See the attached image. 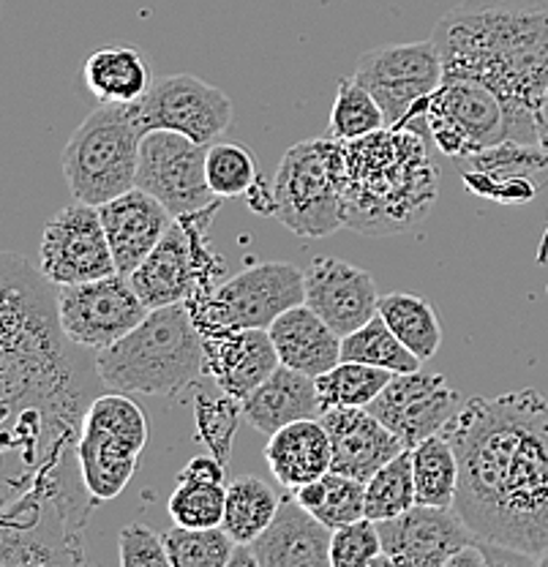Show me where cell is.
<instances>
[{"instance_id": "74e56055", "label": "cell", "mask_w": 548, "mask_h": 567, "mask_svg": "<svg viewBox=\"0 0 548 567\" xmlns=\"http://www.w3.org/2000/svg\"><path fill=\"white\" fill-rule=\"evenodd\" d=\"M205 173H208L214 194L221 199L246 197L259 181L251 151L244 145H235V142H214L208 147Z\"/></svg>"}, {"instance_id": "f546056e", "label": "cell", "mask_w": 548, "mask_h": 567, "mask_svg": "<svg viewBox=\"0 0 548 567\" xmlns=\"http://www.w3.org/2000/svg\"><path fill=\"white\" fill-rule=\"evenodd\" d=\"M279 494L257 475H240L227 486L221 527L235 543H255L279 513Z\"/></svg>"}, {"instance_id": "ba28073f", "label": "cell", "mask_w": 548, "mask_h": 567, "mask_svg": "<svg viewBox=\"0 0 548 567\" xmlns=\"http://www.w3.org/2000/svg\"><path fill=\"white\" fill-rule=\"evenodd\" d=\"M147 445L145 412L121 390L91 401L80 431V472L96 505L123 494Z\"/></svg>"}, {"instance_id": "d4e9b609", "label": "cell", "mask_w": 548, "mask_h": 567, "mask_svg": "<svg viewBox=\"0 0 548 567\" xmlns=\"http://www.w3.org/2000/svg\"><path fill=\"white\" fill-rule=\"evenodd\" d=\"M322 417V401L314 377L281 363L249 399H244V421L270 436L285 425Z\"/></svg>"}, {"instance_id": "4fadbf2b", "label": "cell", "mask_w": 548, "mask_h": 567, "mask_svg": "<svg viewBox=\"0 0 548 567\" xmlns=\"http://www.w3.org/2000/svg\"><path fill=\"white\" fill-rule=\"evenodd\" d=\"M208 147L167 128H153L139 142L137 188L156 197L175 218L219 203L205 173Z\"/></svg>"}, {"instance_id": "d6986e66", "label": "cell", "mask_w": 548, "mask_h": 567, "mask_svg": "<svg viewBox=\"0 0 548 567\" xmlns=\"http://www.w3.org/2000/svg\"><path fill=\"white\" fill-rule=\"evenodd\" d=\"M464 186L499 205L533 203L548 186V153L533 142L505 140L464 158Z\"/></svg>"}, {"instance_id": "7c38bea8", "label": "cell", "mask_w": 548, "mask_h": 567, "mask_svg": "<svg viewBox=\"0 0 548 567\" xmlns=\"http://www.w3.org/2000/svg\"><path fill=\"white\" fill-rule=\"evenodd\" d=\"M358 82L376 99L387 126L410 123L415 110L423 115L428 96L445 80L442 58L434 41H412L369 50L355 66Z\"/></svg>"}, {"instance_id": "44dd1931", "label": "cell", "mask_w": 548, "mask_h": 567, "mask_svg": "<svg viewBox=\"0 0 548 567\" xmlns=\"http://www.w3.org/2000/svg\"><path fill=\"white\" fill-rule=\"evenodd\" d=\"M205 374L224 393L238 401L255 390L281 365L268 328H221L203 333Z\"/></svg>"}, {"instance_id": "d6a6232c", "label": "cell", "mask_w": 548, "mask_h": 567, "mask_svg": "<svg viewBox=\"0 0 548 567\" xmlns=\"http://www.w3.org/2000/svg\"><path fill=\"white\" fill-rule=\"evenodd\" d=\"M393 380V371L376 369L355 360H341L339 365L317 377L322 412L330 406H369L376 395Z\"/></svg>"}, {"instance_id": "9c48e42d", "label": "cell", "mask_w": 548, "mask_h": 567, "mask_svg": "<svg viewBox=\"0 0 548 567\" xmlns=\"http://www.w3.org/2000/svg\"><path fill=\"white\" fill-rule=\"evenodd\" d=\"M216 210L219 203L175 218L162 244L128 276L147 309L188 303L214 289L216 274L224 268L221 257L208 246L210 216Z\"/></svg>"}, {"instance_id": "ac0fdd59", "label": "cell", "mask_w": 548, "mask_h": 567, "mask_svg": "<svg viewBox=\"0 0 548 567\" xmlns=\"http://www.w3.org/2000/svg\"><path fill=\"white\" fill-rule=\"evenodd\" d=\"M382 551L396 567H447L475 532L464 524L456 507L415 505L396 518L376 522Z\"/></svg>"}, {"instance_id": "4316f807", "label": "cell", "mask_w": 548, "mask_h": 567, "mask_svg": "<svg viewBox=\"0 0 548 567\" xmlns=\"http://www.w3.org/2000/svg\"><path fill=\"white\" fill-rule=\"evenodd\" d=\"M265 458L281 486L298 488L328 475L333 466V445L320 417H309L270 434Z\"/></svg>"}, {"instance_id": "ffe728a7", "label": "cell", "mask_w": 548, "mask_h": 567, "mask_svg": "<svg viewBox=\"0 0 548 567\" xmlns=\"http://www.w3.org/2000/svg\"><path fill=\"white\" fill-rule=\"evenodd\" d=\"M306 306L344 339L376 317L380 295L369 270L339 257H317L306 270Z\"/></svg>"}, {"instance_id": "8fae6325", "label": "cell", "mask_w": 548, "mask_h": 567, "mask_svg": "<svg viewBox=\"0 0 548 567\" xmlns=\"http://www.w3.org/2000/svg\"><path fill=\"white\" fill-rule=\"evenodd\" d=\"M306 303V270L290 262H259L208 295L188 300L199 333L221 328H270L292 306Z\"/></svg>"}, {"instance_id": "603a6c76", "label": "cell", "mask_w": 548, "mask_h": 567, "mask_svg": "<svg viewBox=\"0 0 548 567\" xmlns=\"http://www.w3.org/2000/svg\"><path fill=\"white\" fill-rule=\"evenodd\" d=\"M99 213L107 229L115 270L123 276H132L151 257L153 248L162 244L175 221L173 213L137 186L99 205Z\"/></svg>"}, {"instance_id": "1f68e13d", "label": "cell", "mask_w": 548, "mask_h": 567, "mask_svg": "<svg viewBox=\"0 0 548 567\" xmlns=\"http://www.w3.org/2000/svg\"><path fill=\"white\" fill-rule=\"evenodd\" d=\"M341 360H355V363H369L376 369H387L393 374H404V371H417L423 360L412 354L402 344L391 324L380 315L371 317L363 328L355 333L341 339Z\"/></svg>"}, {"instance_id": "e575fe53", "label": "cell", "mask_w": 548, "mask_h": 567, "mask_svg": "<svg viewBox=\"0 0 548 567\" xmlns=\"http://www.w3.org/2000/svg\"><path fill=\"white\" fill-rule=\"evenodd\" d=\"M385 126V112L376 104V99L365 91L355 76H341L333 110H330L328 137L352 142L365 137V134L380 132Z\"/></svg>"}, {"instance_id": "52a82bcc", "label": "cell", "mask_w": 548, "mask_h": 567, "mask_svg": "<svg viewBox=\"0 0 548 567\" xmlns=\"http://www.w3.org/2000/svg\"><path fill=\"white\" fill-rule=\"evenodd\" d=\"M276 221L303 240L344 227V142L303 140L281 156L273 177Z\"/></svg>"}, {"instance_id": "cb8c5ba5", "label": "cell", "mask_w": 548, "mask_h": 567, "mask_svg": "<svg viewBox=\"0 0 548 567\" xmlns=\"http://www.w3.org/2000/svg\"><path fill=\"white\" fill-rule=\"evenodd\" d=\"M328 529L294 496H285L270 527L249 543L259 567H328L330 565Z\"/></svg>"}, {"instance_id": "f1b7e54d", "label": "cell", "mask_w": 548, "mask_h": 567, "mask_svg": "<svg viewBox=\"0 0 548 567\" xmlns=\"http://www.w3.org/2000/svg\"><path fill=\"white\" fill-rule=\"evenodd\" d=\"M376 315L391 324L402 344L421 360L434 358L442 344V324L434 306L421 295L391 292L380 298Z\"/></svg>"}, {"instance_id": "5bb4252c", "label": "cell", "mask_w": 548, "mask_h": 567, "mask_svg": "<svg viewBox=\"0 0 548 567\" xmlns=\"http://www.w3.org/2000/svg\"><path fill=\"white\" fill-rule=\"evenodd\" d=\"M147 306L128 276L112 274L96 281L58 287V315L63 333L80 350H104L132 333L147 317Z\"/></svg>"}, {"instance_id": "2e32d148", "label": "cell", "mask_w": 548, "mask_h": 567, "mask_svg": "<svg viewBox=\"0 0 548 567\" xmlns=\"http://www.w3.org/2000/svg\"><path fill=\"white\" fill-rule=\"evenodd\" d=\"M145 132L167 128L192 137L199 145H214L229 128L235 106L221 87L192 74L158 76L137 102Z\"/></svg>"}, {"instance_id": "8992f818", "label": "cell", "mask_w": 548, "mask_h": 567, "mask_svg": "<svg viewBox=\"0 0 548 567\" xmlns=\"http://www.w3.org/2000/svg\"><path fill=\"white\" fill-rule=\"evenodd\" d=\"M145 134L137 102H99L63 147V177L72 197L99 208L137 186L139 142Z\"/></svg>"}, {"instance_id": "8d00e7d4", "label": "cell", "mask_w": 548, "mask_h": 567, "mask_svg": "<svg viewBox=\"0 0 548 567\" xmlns=\"http://www.w3.org/2000/svg\"><path fill=\"white\" fill-rule=\"evenodd\" d=\"M164 546H167L173 567H229L238 543L224 527L194 529L175 524L164 535Z\"/></svg>"}, {"instance_id": "ab89813d", "label": "cell", "mask_w": 548, "mask_h": 567, "mask_svg": "<svg viewBox=\"0 0 548 567\" xmlns=\"http://www.w3.org/2000/svg\"><path fill=\"white\" fill-rule=\"evenodd\" d=\"M325 481V499L314 507V516L325 524L328 529H339L344 524L361 522L365 518V483L358 477L341 475L330 470L322 475Z\"/></svg>"}, {"instance_id": "9a60e30c", "label": "cell", "mask_w": 548, "mask_h": 567, "mask_svg": "<svg viewBox=\"0 0 548 567\" xmlns=\"http://www.w3.org/2000/svg\"><path fill=\"white\" fill-rule=\"evenodd\" d=\"M39 268L55 287L96 281L117 274L96 205L76 199L46 221L39 246Z\"/></svg>"}, {"instance_id": "f6af8a7d", "label": "cell", "mask_w": 548, "mask_h": 567, "mask_svg": "<svg viewBox=\"0 0 548 567\" xmlns=\"http://www.w3.org/2000/svg\"><path fill=\"white\" fill-rule=\"evenodd\" d=\"M229 567H259L257 554L251 551L249 543H238L232 551V559H229Z\"/></svg>"}, {"instance_id": "bcb514c9", "label": "cell", "mask_w": 548, "mask_h": 567, "mask_svg": "<svg viewBox=\"0 0 548 567\" xmlns=\"http://www.w3.org/2000/svg\"><path fill=\"white\" fill-rule=\"evenodd\" d=\"M538 565H544V567H548V551L544 554V557H540V559H538Z\"/></svg>"}, {"instance_id": "836d02e7", "label": "cell", "mask_w": 548, "mask_h": 567, "mask_svg": "<svg viewBox=\"0 0 548 567\" xmlns=\"http://www.w3.org/2000/svg\"><path fill=\"white\" fill-rule=\"evenodd\" d=\"M417 505L415 475H412V451L399 453L387 461L382 470L365 481V518L371 522H385L396 518L410 507Z\"/></svg>"}, {"instance_id": "7bdbcfd3", "label": "cell", "mask_w": 548, "mask_h": 567, "mask_svg": "<svg viewBox=\"0 0 548 567\" xmlns=\"http://www.w3.org/2000/svg\"><path fill=\"white\" fill-rule=\"evenodd\" d=\"M224 470L227 464L219 461L210 453V456H197L183 466L178 481H203V483H224Z\"/></svg>"}, {"instance_id": "30bf717a", "label": "cell", "mask_w": 548, "mask_h": 567, "mask_svg": "<svg viewBox=\"0 0 548 567\" xmlns=\"http://www.w3.org/2000/svg\"><path fill=\"white\" fill-rule=\"evenodd\" d=\"M423 126L451 158H469L505 140H516L510 106L475 76H445L423 106Z\"/></svg>"}, {"instance_id": "60d3db41", "label": "cell", "mask_w": 548, "mask_h": 567, "mask_svg": "<svg viewBox=\"0 0 548 567\" xmlns=\"http://www.w3.org/2000/svg\"><path fill=\"white\" fill-rule=\"evenodd\" d=\"M376 554H382V537L376 522H371V518H361V522L333 529L330 567H369Z\"/></svg>"}, {"instance_id": "e0dca14e", "label": "cell", "mask_w": 548, "mask_h": 567, "mask_svg": "<svg viewBox=\"0 0 548 567\" xmlns=\"http://www.w3.org/2000/svg\"><path fill=\"white\" fill-rule=\"evenodd\" d=\"M365 410L380 417L406 451L421 445L428 436L442 434L445 425L462 410V393L451 388L442 374L428 371H404L393 374L385 390Z\"/></svg>"}, {"instance_id": "484cf974", "label": "cell", "mask_w": 548, "mask_h": 567, "mask_svg": "<svg viewBox=\"0 0 548 567\" xmlns=\"http://www.w3.org/2000/svg\"><path fill=\"white\" fill-rule=\"evenodd\" d=\"M268 330L281 363L294 371L317 380L341 363V336L306 303L292 306Z\"/></svg>"}, {"instance_id": "7a4b0ae2", "label": "cell", "mask_w": 548, "mask_h": 567, "mask_svg": "<svg viewBox=\"0 0 548 567\" xmlns=\"http://www.w3.org/2000/svg\"><path fill=\"white\" fill-rule=\"evenodd\" d=\"M445 76H475L505 99L516 140L538 145L535 104L548 85V0H462L432 33Z\"/></svg>"}, {"instance_id": "83f0119b", "label": "cell", "mask_w": 548, "mask_h": 567, "mask_svg": "<svg viewBox=\"0 0 548 567\" xmlns=\"http://www.w3.org/2000/svg\"><path fill=\"white\" fill-rule=\"evenodd\" d=\"M85 85L102 104H134L151 87V71L134 47H104L85 61Z\"/></svg>"}, {"instance_id": "d590c367", "label": "cell", "mask_w": 548, "mask_h": 567, "mask_svg": "<svg viewBox=\"0 0 548 567\" xmlns=\"http://www.w3.org/2000/svg\"><path fill=\"white\" fill-rule=\"evenodd\" d=\"M240 417H244V401L224 393L221 388L216 393L214 390H199L197 399H194L197 440L224 464H229V456H232V442Z\"/></svg>"}, {"instance_id": "4dcf8cb0", "label": "cell", "mask_w": 548, "mask_h": 567, "mask_svg": "<svg viewBox=\"0 0 548 567\" xmlns=\"http://www.w3.org/2000/svg\"><path fill=\"white\" fill-rule=\"evenodd\" d=\"M412 475H415L417 505H456L458 461L445 434H434L412 447Z\"/></svg>"}, {"instance_id": "ee69618b", "label": "cell", "mask_w": 548, "mask_h": 567, "mask_svg": "<svg viewBox=\"0 0 548 567\" xmlns=\"http://www.w3.org/2000/svg\"><path fill=\"white\" fill-rule=\"evenodd\" d=\"M535 134H538V145L548 153V85L535 104Z\"/></svg>"}, {"instance_id": "f35d334b", "label": "cell", "mask_w": 548, "mask_h": 567, "mask_svg": "<svg viewBox=\"0 0 548 567\" xmlns=\"http://www.w3.org/2000/svg\"><path fill=\"white\" fill-rule=\"evenodd\" d=\"M224 507H227V486L224 483L178 481L173 496H169V518L180 527H221Z\"/></svg>"}, {"instance_id": "3957f363", "label": "cell", "mask_w": 548, "mask_h": 567, "mask_svg": "<svg viewBox=\"0 0 548 567\" xmlns=\"http://www.w3.org/2000/svg\"><path fill=\"white\" fill-rule=\"evenodd\" d=\"M0 274V395L3 404H72L87 399L99 371L72 352L58 315V287L31 259L3 254Z\"/></svg>"}, {"instance_id": "b9f144b4", "label": "cell", "mask_w": 548, "mask_h": 567, "mask_svg": "<svg viewBox=\"0 0 548 567\" xmlns=\"http://www.w3.org/2000/svg\"><path fill=\"white\" fill-rule=\"evenodd\" d=\"M117 554L123 567H167L169 554L164 535H156L145 524H126L117 535Z\"/></svg>"}, {"instance_id": "277c9868", "label": "cell", "mask_w": 548, "mask_h": 567, "mask_svg": "<svg viewBox=\"0 0 548 567\" xmlns=\"http://www.w3.org/2000/svg\"><path fill=\"white\" fill-rule=\"evenodd\" d=\"M440 197V169L415 126H385L344 142V227L391 238L428 218Z\"/></svg>"}, {"instance_id": "6da1fadb", "label": "cell", "mask_w": 548, "mask_h": 567, "mask_svg": "<svg viewBox=\"0 0 548 567\" xmlns=\"http://www.w3.org/2000/svg\"><path fill=\"white\" fill-rule=\"evenodd\" d=\"M442 434L458 461L456 513L475 537L529 563L548 551V404L535 388L480 395Z\"/></svg>"}, {"instance_id": "5b68a950", "label": "cell", "mask_w": 548, "mask_h": 567, "mask_svg": "<svg viewBox=\"0 0 548 567\" xmlns=\"http://www.w3.org/2000/svg\"><path fill=\"white\" fill-rule=\"evenodd\" d=\"M102 385L121 393L178 395L205 374L203 333L188 303L151 309L143 322L96 352Z\"/></svg>"}, {"instance_id": "7402d4cb", "label": "cell", "mask_w": 548, "mask_h": 567, "mask_svg": "<svg viewBox=\"0 0 548 567\" xmlns=\"http://www.w3.org/2000/svg\"><path fill=\"white\" fill-rule=\"evenodd\" d=\"M322 425L333 445V466L341 475L369 481L376 470L404 453V442L365 406H330L322 412Z\"/></svg>"}]
</instances>
